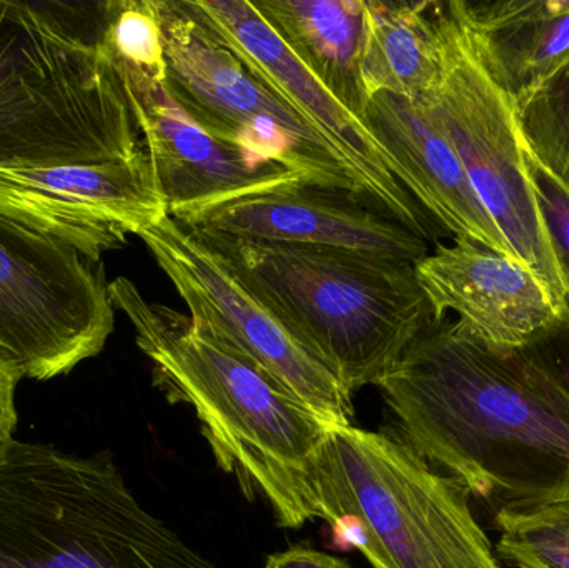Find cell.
Instances as JSON below:
<instances>
[{
  "label": "cell",
  "mask_w": 569,
  "mask_h": 568,
  "mask_svg": "<svg viewBox=\"0 0 569 568\" xmlns=\"http://www.w3.org/2000/svg\"><path fill=\"white\" fill-rule=\"evenodd\" d=\"M403 439L500 510L569 499V396L530 347L435 322L380 380Z\"/></svg>",
  "instance_id": "obj_1"
},
{
  "label": "cell",
  "mask_w": 569,
  "mask_h": 568,
  "mask_svg": "<svg viewBox=\"0 0 569 568\" xmlns=\"http://www.w3.org/2000/svg\"><path fill=\"white\" fill-rule=\"evenodd\" d=\"M109 293L152 362L153 383L170 403L192 407L220 469L249 500L266 497L280 527L317 519L311 462L330 427L252 360L187 313L147 299L132 280H112Z\"/></svg>",
  "instance_id": "obj_2"
},
{
  "label": "cell",
  "mask_w": 569,
  "mask_h": 568,
  "mask_svg": "<svg viewBox=\"0 0 569 568\" xmlns=\"http://www.w3.org/2000/svg\"><path fill=\"white\" fill-rule=\"evenodd\" d=\"M99 9L0 0V170L96 166L146 152L99 46Z\"/></svg>",
  "instance_id": "obj_3"
},
{
  "label": "cell",
  "mask_w": 569,
  "mask_h": 568,
  "mask_svg": "<svg viewBox=\"0 0 569 568\" xmlns=\"http://www.w3.org/2000/svg\"><path fill=\"white\" fill-rule=\"evenodd\" d=\"M197 232L282 317L350 397L378 386L411 342L437 322L415 263Z\"/></svg>",
  "instance_id": "obj_4"
},
{
  "label": "cell",
  "mask_w": 569,
  "mask_h": 568,
  "mask_svg": "<svg viewBox=\"0 0 569 568\" xmlns=\"http://www.w3.org/2000/svg\"><path fill=\"white\" fill-rule=\"evenodd\" d=\"M317 519L373 568H503L453 476L403 436L330 429L311 462Z\"/></svg>",
  "instance_id": "obj_5"
},
{
  "label": "cell",
  "mask_w": 569,
  "mask_h": 568,
  "mask_svg": "<svg viewBox=\"0 0 569 568\" xmlns=\"http://www.w3.org/2000/svg\"><path fill=\"white\" fill-rule=\"evenodd\" d=\"M0 568H219L143 509L109 454L13 440L0 456Z\"/></svg>",
  "instance_id": "obj_6"
},
{
  "label": "cell",
  "mask_w": 569,
  "mask_h": 568,
  "mask_svg": "<svg viewBox=\"0 0 569 568\" xmlns=\"http://www.w3.org/2000/svg\"><path fill=\"white\" fill-rule=\"evenodd\" d=\"M437 26L441 77L425 109L457 150L515 259L540 276L558 309L569 317L528 170L518 106L485 67L460 0L437 2Z\"/></svg>",
  "instance_id": "obj_7"
},
{
  "label": "cell",
  "mask_w": 569,
  "mask_h": 568,
  "mask_svg": "<svg viewBox=\"0 0 569 568\" xmlns=\"http://www.w3.org/2000/svg\"><path fill=\"white\" fill-rule=\"evenodd\" d=\"M167 92L223 142L283 163L315 186L358 190L330 146L229 49L186 0H156ZM363 196V193H361Z\"/></svg>",
  "instance_id": "obj_8"
},
{
  "label": "cell",
  "mask_w": 569,
  "mask_h": 568,
  "mask_svg": "<svg viewBox=\"0 0 569 568\" xmlns=\"http://www.w3.org/2000/svg\"><path fill=\"white\" fill-rule=\"evenodd\" d=\"M113 323L100 263L0 216V356L20 379L66 376L102 352Z\"/></svg>",
  "instance_id": "obj_9"
},
{
  "label": "cell",
  "mask_w": 569,
  "mask_h": 568,
  "mask_svg": "<svg viewBox=\"0 0 569 568\" xmlns=\"http://www.w3.org/2000/svg\"><path fill=\"white\" fill-rule=\"evenodd\" d=\"M139 237L197 326L266 370L325 426H351L340 382L196 229L166 216Z\"/></svg>",
  "instance_id": "obj_10"
},
{
  "label": "cell",
  "mask_w": 569,
  "mask_h": 568,
  "mask_svg": "<svg viewBox=\"0 0 569 568\" xmlns=\"http://www.w3.org/2000/svg\"><path fill=\"white\" fill-rule=\"evenodd\" d=\"M193 13L290 106L337 153L358 190L430 240V216L395 177L393 166L361 117L348 110L295 56L249 0H186Z\"/></svg>",
  "instance_id": "obj_11"
},
{
  "label": "cell",
  "mask_w": 569,
  "mask_h": 568,
  "mask_svg": "<svg viewBox=\"0 0 569 568\" xmlns=\"http://www.w3.org/2000/svg\"><path fill=\"white\" fill-rule=\"evenodd\" d=\"M0 216L99 263L169 212L142 152L96 166L0 170Z\"/></svg>",
  "instance_id": "obj_12"
},
{
  "label": "cell",
  "mask_w": 569,
  "mask_h": 568,
  "mask_svg": "<svg viewBox=\"0 0 569 568\" xmlns=\"http://www.w3.org/2000/svg\"><path fill=\"white\" fill-rule=\"evenodd\" d=\"M149 156L157 189L180 223L257 193L308 183L283 163L223 142L197 123L167 92L142 76H119Z\"/></svg>",
  "instance_id": "obj_13"
},
{
  "label": "cell",
  "mask_w": 569,
  "mask_h": 568,
  "mask_svg": "<svg viewBox=\"0 0 569 568\" xmlns=\"http://www.w3.org/2000/svg\"><path fill=\"white\" fill-rule=\"evenodd\" d=\"M183 226L236 239L328 247L410 263L430 253L428 240L380 203L355 190L315 183L223 203Z\"/></svg>",
  "instance_id": "obj_14"
},
{
  "label": "cell",
  "mask_w": 569,
  "mask_h": 568,
  "mask_svg": "<svg viewBox=\"0 0 569 568\" xmlns=\"http://www.w3.org/2000/svg\"><path fill=\"white\" fill-rule=\"evenodd\" d=\"M415 272L437 322L455 312L468 332L500 352L527 349L568 319L535 270L470 240L438 243Z\"/></svg>",
  "instance_id": "obj_15"
},
{
  "label": "cell",
  "mask_w": 569,
  "mask_h": 568,
  "mask_svg": "<svg viewBox=\"0 0 569 568\" xmlns=\"http://www.w3.org/2000/svg\"><path fill=\"white\" fill-rule=\"evenodd\" d=\"M361 119L390 159L395 177L448 236L513 257L457 150L423 103L377 93L365 103Z\"/></svg>",
  "instance_id": "obj_16"
},
{
  "label": "cell",
  "mask_w": 569,
  "mask_h": 568,
  "mask_svg": "<svg viewBox=\"0 0 569 568\" xmlns=\"http://www.w3.org/2000/svg\"><path fill=\"white\" fill-rule=\"evenodd\" d=\"M488 72L518 107L569 66V0H460Z\"/></svg>",
  "instance_id": "obj_17"
},
{
  "label": "cell",
  "mask_w": 569,
  "mask_h": 568,
  "mask_svg": "<svg viewBox=\"0 0 569 568\" xmlns=\"http://www.w3.org/2000/svg\"><path fill=\"white\" fill-rule=\"evenodd\" d=\"M440 77L437 2L365 0L360 80L367 100L393 93L428 103Z\"/></svg>",
  "instance_id": "obj_18"
},
{
  "label": "cell",
  "mask_w": 569,
  "mask_h": 568,
  "mask_svg": "<svg viewBox=\"0 0 569 568\" xmlns=\"http://www.w3.org/2000/svg\"><path fill=\"white\" fill-rule=\"evenodd\" d=\"M257 10L295 56L355 116L367 97L361 89V0H259Z\"/></svg>",
  "instance_id": "obj_19"
},
{
  "label": "cell",
  "mask_w": 569,
  "mask_h": 568,
  "mask_svg": "<svg viewBox=\"0 0 569 568\" xmlns=\"http://www.w3.org/2000/svg\"><path fill=\"white\" fill-rule=\"evenodd\" d=\"M99 46L117 76L166 82V56L156 0H116L99 9Z\"/></svg>",
  "instance_id": "obj_20"
},
{
  "label": "cell",
  "mask_w": 569,
  "mask_h": 568,
  "mask_svg": "<svg viewBox=\"0 0 569 568\" xmlns=\"http://www.w3.org/2000/svg\"><path fill=\"white\" fill-rule=\"evenodd\" d=\"M497 552L517 568H569V499L495 514Z\"/></svg>",
  "instance_id": "obj_21"
},
{
  "label": "cell",
  "mask_w": 569,
  "mask_h": 568,
  "mask_svg": "<svg viewBox=\"0 0 569 568\" xmlns=\"http://www.w3.org/2000/svg\"><path fill=\"white\" fill-rule=\"evenodd\" d=\"M528 152L569 190V66L518 107Z\"/></svg>",
  "instance_id": "obj_22"
},
{
  "label": "cell",
  "mask_w": 569,
  "mask_h": 568,
  "mask_svg": "<svg viewBox=\"0 0 569 568\" xmlns=\"http://www.w3.org/2000/svg\"><path fill=\"white\" fill-rule=\"evenodd\" d=\"M525 153L548 240L560 270L569 312V190L528 152L527 147Z\"/></svg>",
  "instance_id": "obj_23"
},
{
  "label": "cell",
  "mask_w": 569,
  "mask_h": 568,
  "mask_svg": "<svg viewBox=\"0 0 569 568\" xmlns=\"http://www.w3.org/2000/svg\"><path fill=\"white\" fill-rule=\"evenodd\" d=\"M530 349L569 396V317L538 337Z\"/></svg>",
  "instance_id": "obj_24"
},
{
  "label": "cell",
  "mask_w": 569,
  "mask_h": 568,
  "mask_svg": "<svg viewBox=\"0 0 569 568\" xmlns=\"http://www.w3.org/2000/svg\"><path fill=\"white\" fill-rule=\"evenodd\" d=\"M20 376L17 370L0 356V456L16 440L17 430L16 390Z\"/></svg>",
  "instance_id": "obj_25"
},
{
  "label": "cell",
  "mask_w": 569,
  "mask_h": 568,
  "mask_svg": "<svg viewBox=\"0 0 569 568\" xmlns=\"http://www.w3.org/2000/svg\"><path fill=\"white\" fill-rule=\"evenodd\" d=\"M266 568H353L338 557L318 552L310 547L295 546L284 552L270 556Z\"/></svg>",
  "instance_id": "obj_26"
}]
</instances>
